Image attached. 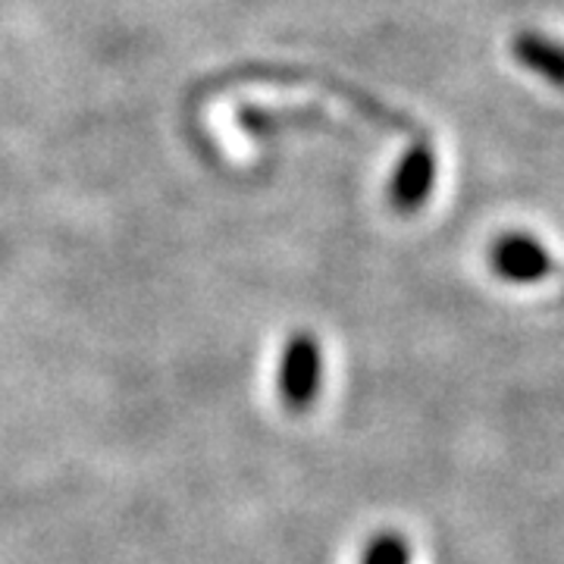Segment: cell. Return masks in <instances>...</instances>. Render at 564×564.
Returning a JSON list of instances; mask_svg holds the SVG:
<instances>
[{"mask_svg":"<svg viewBox=\"0 0 564 564\" xmlns=\"http://www.w3.org/2000/svg\"><path fill=\"white\" fill-rule=\"evenodd\" d=\"M511 57L514 63L536 76L555 91H564V41L540 32V29H521L511 35Z\"/></svg>","mask_w":564,"mask_h":564,"instance_id":"obj_4","label":"cell"},{"mask_svg":"<svg viewBox=\"0 0 564 564\" xmlns=\"http://www.w3.org/2000/svg\"><path fill=\"white\" fill-rule=\"evenodd\" d=\"M276 386H280V399L289 411L302 414L311 404L321 399L323 386V348L314 333L299 329L292 333L285 345H282L280 373H276Z\"/></svg>","mask_w":564,"mask_h":564,"instance_id":"obj_1","label":"cell"},{"mask_svg":"<svg viewBox=\"0 0 564 564\" xmlns=\"http://www.w3.org/2000/svg\"><path fill=\"white\" fill-rule=\"evenodd\" d=\"M489 267L502 282L533 285V282H543L552 276L555 258L533 232L511 229L489 245Z\"/></svg>","mask_w":564,"mask_h":564,"instance_id":"obj_2","label":"cell"},{"mask_svg":"<svg viewBox=\"0 0 564 564\" xmlns=\"http://www.w3.org/2000/svg\"><path fill=\"white\" fill-rule=\"evenodd\" d=\"M361 564H411V543L399 530H383L367 543Z\"/></svg>","mask_w":564,"mask_h":564,"instance_id":"obj_5","label":"cell"},{"mask_svg":"<svg viewBox=\"0 0 564 564\" xmlns=\"http://www.w3.org/2000/svg\"><path fill=\"white\" fill-rule=\"evenodd\" d=\"M436 154L433 148L421 141L414 144L408 154H404L395 173H392V182H389V204L399 210V214H417L423 204L430 202L433 188H436Z\"/></svg>","mask_w":564,"mask_h":564,"instance_id":"obj_3","label":"cell"}]
</instances>
